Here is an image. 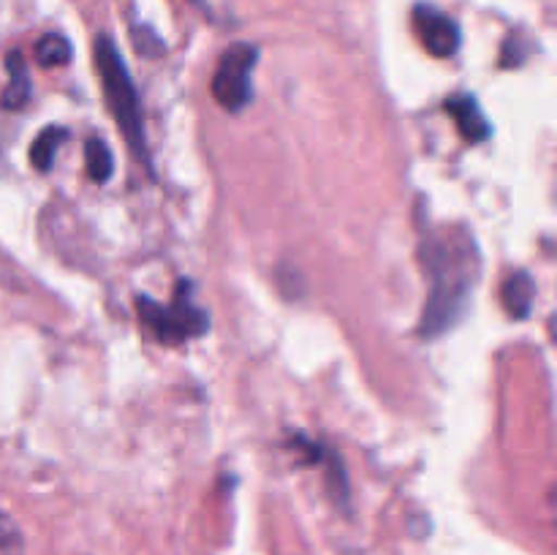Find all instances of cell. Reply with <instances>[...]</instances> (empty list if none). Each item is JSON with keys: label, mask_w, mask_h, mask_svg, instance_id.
I'll use <instances>...</instances> for the list:
<instances>
[{"label": "cell", "mask_w": 557, "mask_h": 555, "mask_svg": "<svg viewBox=\"0 0 557 555\" xmlns=\"http://www.w3.org/2000/svg\"><path fill=\"white\" fill-rule=\"evenodd\" d=\"M259 49L253 44H234L221 54L215 74H212V96L228 112H239L253 98V69Z\"/></svg>", "instance_id": "277c9868"}, {"label": "cell", "mask_w": 557, "mask_h": 555, "mask_svg": "<svg viewBox=\"0 0 557 555\" xmlns=\"http://www.w3.org/2000/svg\"><path fill=\"white\" fill-rule=\"evenodd\" d=\"M74 54L69 38L60 36V33H47V36L38 38L36 44V60L44 69H52V65H65Z\"/></svg>", "instance_id": "8fae6325"}, {"label": "cell", "mask_w": 557, "mask_h": 555, "mask_svg": "<svg viewBox=\"0 0 557 555\" xmlns=\"http://www.w3.org/2000/svg\"><path fill=\"white\" fill-rule=\"evenodd\" d=\"M85 163L87 174H90V180H96V183H107L114 174V156L112 150H109L107 141L101 139H87Z\"/></svg>", "instance_id": "30bf717a"}, {"label": "cell", "mask_w": 557, "mask_h": 555, "mask_svg": "<svg viewBox=\"0 0 557 555\" xmlns=\"http://www.w3.org/2000/svg\"><path fill=\"white\" fill-rule=\"evenodd\" d=\"M136 308H139L141 324L152 332L161 343H183L190 337H199L207 332V313L201 308H196L190 299L177 297L174 305H161L152 297H139L136 299Z\"/></svg>", "instance_id": "3957f363"}, {"label": "cell", "mask_w": 557, "mask_h": 555, "mask_svg": "<svg viewBox=\"0 0 557 555\" xmlns=\"http://www.w3.org/2000/svg\"><path fill=\"white\" fill-rule=\"evenodd\" d=\"M65 139V131L60 125H49L41 134L36 136L30 147V163L38 169V172H49L54 163V156H58L60 141Z\"/></svg>", "instance_id": "9c48e42d"}, {"label": "cell", "mask_w": 557, "mask_h": 555, "mask_svg": "<svg viewBox=\"0 0 557 555\" xmlns=\"http://www.w3.org/2000/svg\"><path fill=\"white\" fill-rule=\"evenodd\" d=\"M533 294H536V286H533V278L528 272H511L506 278L504 288H500V299H504V308L511 319H528L533 308Z\"/></svg>", "instance_id": "52a82bcc"}, {"label": "cell", "mask_w": 557, "mask_h": 555, "mask_svg": "<svg viewBox=\"0 0 557 555\" xmlns=\"http://www.w3.org/2000/svg\"><path fill=\"white\" fill-rule=\"evenodd\" d=\"M413 27H417V36L422 41V47L433 58H451L462 44L460 25L449 14L435 9V5L419 3L413 9Z\"/></svg>", "instance_id": "5b68a950"}, {"label": "cell", "mask_w": 557, "mask_h": 555, "mask_svg": "<svg viewBox=\"0 0 557 555\" xmlns=\"http://www.w3.org/2000/svg\"><path fill=\"white\" fill-rule=\"evenodd\" d=\"M22 539L14 522L5 515H0V555H20Z\"/></svg>", "instance_id": "7c38bea8"}, {"label": "cell", "mask_w": 557, "mask_h": 555, "mask_svg": "<svg viewBox=\"0 0 557 555\" xmlns=\"http://www.w3.org/2000/svg\"><path fill=\"white\" fill-rule=\"evenodd\" d=\"M446 112H451V118L457 120V128H460V134L466 136L468 141H484L493 134V128H490L487 118H484L476 98L451 96L449 101H446Z\"/></svg>", "instance_id": "8992f818"}, {"label": "cell", "mask_w": 557, "mask_h": 555, "mask_svg": "<svg viewBox=\"0 0 557 555\" xmlns=\"http://www.w3.org/2000/svg\"><path fill=\"white\" fill-rule=\"evenodd\" d=\"M433 261L435 281L422 316V335L428 337L441 335L460 316L468 288H471V278H468L466 267L455 264V259H449V256H435Z\"/></svg>", "instance_id": "7a4b0ae2"}, {"label": "cell", "mask_w": 557, "mask_h": 555, "mask_svg": "<svg viewBox=\"0 0 557 555\" xmlns=\"http://www.w3.org/2000/svg\"><path fill=\"white\" fill-rule=\"evenodd\" d=\"M96 69L101 76L103 96H107L109 112L117 120L120 134L128 139L131 150L139 158H147V136L145 120H141L139 92H136L134 79H131L128 65L123 63L117 44L109 36L96 38Z\"/></svg>", "instance_id": "6da1fadb"}, {"label": "cell", "mask_w": 557, "mask_h": 555, "mask_svg": "<svg viewBox=\"0 0 557 555\" xmlns=\"http://www.w3.org/2000/svg\"><path fill=\"white\" fill-rule=\"evenodd\" d=\"M5 69H9V87L3 92V107L5 109H22L30 98V76H27L25 60H22L20 52H11L5 58Z\"/></svg>", "instance_id": "ba28073f"}]
</instances>
